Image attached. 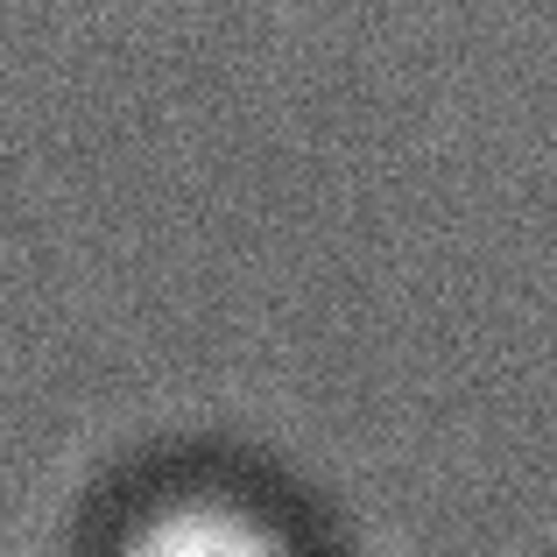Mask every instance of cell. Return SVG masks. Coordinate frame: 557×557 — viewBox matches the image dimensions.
<instances>
[{
	"mask_svg": "<svg viewBox=\"0 0 557 557\" xmlns=\"http://www.w3.org/2000/svg\"><path fill=\"white\" fill-rule=\"evenodd\" d=\"M113 557H304L297 536L226 487H170L113 536Z\"/></svg>",
	"mask_w": 557,
	"mask_h": 557,
	"instance_id": "6da1fadb",
	"label": "cell"
}]
</instances>
